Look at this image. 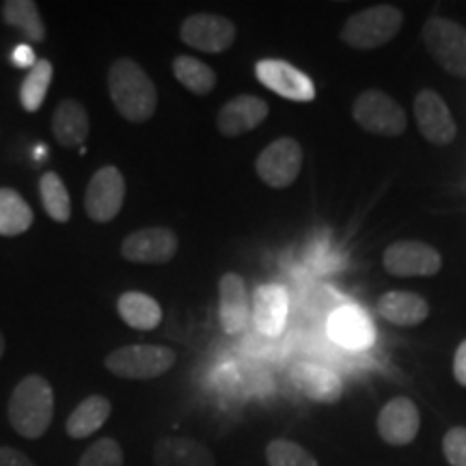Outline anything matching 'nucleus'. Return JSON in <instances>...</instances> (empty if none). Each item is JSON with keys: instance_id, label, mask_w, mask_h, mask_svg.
Segmentation results:
<instances>
[{"instance_id": "nucleus-1", "label": "nucleus", "mask_w": 466, "mask_h": 466, "mask_svg": "<svg viewBox=\"0 0 466 466\" xmlns=\"http://www.w3.org/2000/svg\"><path fill=\"white\" fill-rule=\"evenodd\" d=\"M110 100L124 119L145 124L158 108V91L147 72L134 58L121 56L108 69Z\"/></svg>"}, {"instance_id": "nucleus-2", "label": "nucleus", "mask_w": 466, "mask_h": 466, "mask_svg": "<svg viewBox=\"0 0 466 466\" xmlns=\"http://www.w3.org/2000/svg\"><path fill=\"white\" fill-rule=\"evenodd\" d=\"M7 415L11 428L25 439H42L55 415V391L44 376H26L9 398Z\"/></svg>"}, {"instance_id": "nucleus-3", "label": "nucleus", "mask_w": 466, "mask_h": 466, "mask_svg": "<svg viewBox=\"0 0 466 466\" xmlns=\"http://www.w3.org/2000/svg\"><path fill=\"white\" fill-rule=\"evenodd\" d=\"M404 14L393 5H376L350 15L343 25L341 42L354 50H376L401 31Z\"/></svg>"}, {"instance_id": "nucleus-4", "label": "nucleus", "mask_w": 466, "mask_h": 466, "mask_svg": "<svg viewBox=\"0 0 466 466\" xmlns=\"http://www.w3.org/2000/svg\"><path fill=\"white\" fill-rule=\"evenodd\" d=\"M175 352L165 346H126L110 352L104 365L110 374L126 380H151L165 376L175 365Z\"/></svg>"}, {"instance_id": "nucleus-5", "label": "nucleus", "mask_w": 466, "mask_h": 466, "mask_svg": "<svg viewBox=\"0 0 466 466\" xmlns=\"http://www.w3.org/2000/svg\"><path fill=\"white\" fill-rule=\"evenodd\" d=\"M423 44L447 74L466 78V28L447 17L434 15L423 25Z\"/></svg>"}, {"instance_id": "nucleus-6", "label": "nucleus", "mask_w": 466, "mask_h": 466, "mask_svg": "<svg viewBox=\"0 0 466 466\" xmlns=\"http://www.w3.org/2000/svg\"><path fill=\"white\" fill-rule=\"evenodd\" d=\"M352 116L359 127L378 137H401L408 127L404 108L380 89L359 93L352 104Z\"/></svg>"}, {"instance_id": "nucleus-7", "label": "nucleus", "mask_w": 466, "mask_h": 466, "mask_svg": "<svg viewBox=\"0 0 466 466\" xmlns=\"http://www.w3.org/2000/svg\"><path fill=\"white\" fill-rule=\"evenodd\" d=\"M302 168V147L296 138L281 137L258 156L255 171L270 188H289Z\"/></svg>"}, {"instance_id": "nucleus-8", "label": "nucleus", "mask_w": 466, "mask_h": 466, "mask_svg": "<svg viewBox=\"0 0 466 466\" xmlns=\"http://www.w3.org/2000/svg\"><path fill=\"white\" fill-rule=\"evenodd\" d=\"M126 199V179L116 167H102L93 173L85 192L86 217L93 223H110L119 217Z\"/></svg>"}, {"instance_id": "nucleus-9", "label": "nucleus", "mask_w": 466, "mask_h": 466, "mask_svg": "<svg viewBox=\"0 0 466 466\" xmlns=\"http://www.w3.org/2000/svg\"><path fill=\"white\" fill-rule=\"evenodd\" d=\"M179 37L190 48L208 52V55H220L236 42L238 28L225 15L192 14L179 26Z\"/></svg>"}, {"instance_id": "nucleus-10", "label": "nucleus", "mask_w": 466, "mask_h": 466, "mask_svg": "<svg viewBox=\"0 0 466 466\" xmlns=\"http://www.w3.org/2000/svg\"><path fill=\"white\" fill-rule=\"evenodd\" d=\"M382 266L393 277H434L442 268L441 253L419 240H400L387 247Z\"/></svg>"}, {"instance_id": "nucleus-11", "label": "nucleus", "mask_w": 466, "mask_h": 466, "mask_svg": "<svg viewBox=\"0 0 466 466\" xmlns=\"http://www.w3.org/2000/svg\"><path fill=\"white\" fill-rule=\"evenodd\" d=\"M255 76L266 89L285 97V100L302 104L316 100L313 80L283 58H261L255 66Z\"/></svg>"}, {"instance_id": "nucleus-12", "label": "nucleus", "mask_w": 466, "mask_h": 466, "mask_svg": "<svg viewBox=\"0 0 466 466\" xmlns=\"http://www.w3.org/2000/svg\"><path fill=\"white\" fill-rule=\"evenodd\" d=\"M177 233L167 227H147L130 233L121 244V255L132 264L160 266L177 255Z\"/></svg>"}, {"instance_id": "nucleus-13", "label": "nucleus", "mask_w": 466, "mask_h": 466, "mask_svg": "<svg viewBox=\"0 0 466 466\" xmlns=\"http://www.w3.org/2000/svg\"><path fill=\"white\" fill-rule=\"evenodd\" d=\"M415 119L419 132L423 134L425 141L432 145H450L456 141V121H453L451 110L439 93L432 89H423L415 97Z\"/></svg>"}, {"instance_id": "nucleus-14", "label": "nucleus", "mask_w": 466, "mask_h": 466, "mask_svg": "<svg viewBox=\"0 0 466 466\" xmlns=\"http://www.w3.org/2000/svg\"><path fill=\"white\" fill-rule=\"evenodd\" d=\"M419 425H421L419 408L408 398H393L387 401L378 415V434L393 447H404L415 441Z\"/></svg>"}, {"instance_id": "nucleus-15", "label": "nucleus", "mask_w": 466, "mask_h": 466, "mask_svg": "<svg viewBox=\"0 0 466 466\" xmlns=\"http://www.w3.org/2000/svg\"><path fill=\"white\" fill-rule=\"evenodd\" d=\"M268 113H270V106H268L266 100H261L258 96H244L233 97L220 108L217 116V127L223 137H242L255 127H259L266 121Z\"/></svg>"}, {"instance_id": "nucleus-16", "label": "nucleus", "mask_w": 466, "mask_h": 466, "mask_svg": "<svg viewBox=\"0 0 466 466\" xmlns=\"http://www.w3.org/2000/svg\"><path fill=\"white\" fill-rule=\"evenodd\" d=\"M289 311V296L285 288L277 283L259 285L253 294V319L255 329L264 337L281 335Z\"/></svg>"}, {"instance_id": "nucleus-17", "label": "nucleus", "mask_w": 466, "mask_h": 466, "mask_svg": "<svg viewBox=\"0 0 466 466\" xmlns=\"http://www.w3.org/2000/svg\"><path fill=\"white\" fill-rule=\"evenodd\" d=\"M248 294L244 279L227 272L218 281V318L227 335L242 333L248 319Z\"/></svg>"}, {"instance_id": "nucleus-18", "label": "nucleus", "mask_w": 466, "mask_h": 466, "mask_svg": "<svg viewBox=\"0 0 466 466\" xmlns=\"http://www.w3.org/2000/svg\"><path fill=\"white\" fill-rule=\"evenodd\" d=\"M329 335L335 343L348 350H363L374 341V324L359 307L337 309L329 322Z\"/></svg>"}, {"instance_id": "nucleus-19", "label": "nucleus", "mask_w": 466, "mask_h": 466, "mask_svg": "<svg viewBox=\"0 0 466 466\" xmlns=\"http://www.w3.org/2000/svg\"><path fill=\"white\" fill-rule=\"evenodd\" d=\"M294 384L302 395L319 404H335L341 400L343 384L335 371L316 363H299L291 370Z\"/></svg>"}, {"instance_id": "nucleus-20", "label": "nucleus", "mask_w": 466, "mask_h": 466, "mask_svg": "<svg viewBox=\"0 0 466 466\" xmlns=\"http://www.w3.org/2000/svg\"><path fill=\"white\" fill-rule=\"evenodd\" d=\"M52 134L61 147H83L89 137V113L78 100H61L52 116Z\"/></svg>"}, {"instance_id": "nucleus-21", "label": "nucleus", "mask_w": 466, "mask_h": 466, "mask_svg": "<svg viewBox=\"0 0 466 466\" xmlns=\"http://www.w3.org/2000/svg\"><path fill=\"white\" fill-rule=\"evenodd\" d=\"M378 313L395 326H419L430 316V305L415 291H387L378 300Z\"/></svg>"}, {"instance_id": "nucleus-22", "label": "nucleus", "mask_w": 466, "mask_h": 466, "mask_svg": "<svg viewBox=\"0 0 466 466\" xmlns=\"http://www.w3.org/2000/svg\"><path fill=\"white\" fill-rule=\"evenodd\" d=\"M156 466H217L214 453L195 439L167 436L154 450Z\"/></svg>"}, {"instance_id": "nucleus-23", "label": "nucleus", "mask_w": 466, "mask_h": 466, "mask_svg": "<svg viewBox=\"0 0 466 466\" xmlns=\"http://www.w3.org/2000/svg\"><path fill=\"white\" fill-rule=\"evenodd\" d=\"M116 311L130 329L137 330H154L162 322V309L158 300L143 291H126L116 300Z\"/></svg>"}, {"instance_id": "nucleus-24", "label": "nucleus", "mask_w": 466, "mask_h": 466, "mask_svg": "<svg viewBox=\"0 0 466 466\" xmlns=\"http://www.w3.org/2000/svg\"><path fill=\"white\" fill-rule=\"evenodd\" d=\"M110 410V401L102 395H91L85 401H80L76 406V410L69 415L67 423H66V432L72 436V439H86V436L96 434L97 430L102 428L104 423L108 421Z\"/></svg>"}, {"instance_id": "nucleus-25", "label": "nucleus", "mask_w": 466, "mask_h": 466, "mask_svg": "<svg viewBox=\"0 0 466 466\" xmlns=\"http://www.w3.org/2000/svg\"><path fill=\"white\" fill-rule=\"evenodd\" d=\"M0 11H3V20L9 26L17 28L28 42L42 44L46 39V25L37 3H33V0H7Z\"/></svg>"}, {"instance_id": "nucleus-26", "label": "nucleus", "mask_w": 466, "mask_h": 466, "mask_svg": "<svg viewBox=\"0 0 466 466\" xmlns=\"http://www.w3.org/2000/svg\"><path fill=\"white\" fill-rule=\"evenodd\" d=\"M173 74L177 78V83L188 89L195 96H208L214 91V86L218 83V76L208 63L199 61L195 56L179 55L173 61Z\"/></svg>"}, {"instance_id": "nucleus-27", "label": "nucleus", "mask_w": 466, "mask_h": 466, "mask_svg": "<svg viewBox=\"0 0 466 466\" xmlns=\"http://www.w3.org/2000/svg\"><path fill=\"white\" fill-rule=\"evenodd\" d=\"M33 209L11 188H0V236L15 238L31 229Z\"/></svg>"}, {"instance_id": "nucleus-28", "label": "nucleus", "mask_w": 466, "mask_h": 466, "mask_svg": "<svg viewBox=\"0 0 466 466\" xmlns=\"http://www.w3.org/2000/svg\"><path fill=\"white\" fill-rule=\"evenodd\" d=\"M52 74H55V69H52L48 58H39L33 69H28V76L20 86V102L26 113H37L44 106L46 93L52 85Z\"/></svg>"}, {"instance_id": "nucleus-29", "label": "nucleus", "mask_w": 466, "mask_h": 466, "mask_svg": "<svg viewBox=\"0 0 466 466\" xmlns=\"http://www.w3.org/2000/svg\"><path fill=\"white\" fill-rule=\"evenodd\" d=\"M39 195L44 209L56 223H67L72 218V199L66 188V182L55 171H46L39 179Z\"/></svg>"}, {"instance_id": "nucleus-30", "label": "nucleus", "mask_w": 466, "mask_h": 466, "mask_svg": "<svg viewBox=\"0 0 466 466\" xmlns=\"http://www.w3.org/2000/svg\"><path fill=\"white\" fill-rule=\"evenodd\" d=\"M268 466H319L318 460L299 442L277 439L266 447Z\"/></svg>"}, {"instance_id": "nucleus-31", "label": "nucleus", "mask_w": 466, "mask_h": 466, "mask_svg": "<svg viewBox=\"0 0 466 466\" xmlns=\"http://www.w3.org/2000/svg\"><path fill=\"white\" fill-rule=\"evenodd\" d=\"M78 466H124V451L115 439H100L83 453Z\"/></svg>"}, {"instance_id": "nucleus-32", "label": "nucleus", "mask_w": 466, "mask_h": 466, "mask_svg": "<svg viewBox=\"0 0 466 466\" xmlns=\"http://www.w3.org/2000/svg\"><path fill=\"white\" fill-rule=\"evenodd\" d=\"M442 453L451 466H466V428H451L445 434Z\"/></svg>"}, {"instance_id": "nucleus-33", "label": "nucleus", "mask_w": 466, "mask_h": 466, "mask_svg": "<svg viewBox=\"0 0 466 466\" xmlns=\"http://www.w3.org/2000/svg\"><path fill=\"white\" fill-rule=\"evenodd\" d=\"M0 466H35L26 453L14 450V447H0Z\"/></svg>"}, {"instance_id": "nucleus-34", "label": "nucleus", "mask_w": 466, "mask_h": 466, "mask_svg": "<svg viewBox=\"0 0 466 466\" xmlns=\"http://www.w3.org/2000/svg\"><path fill=\"white\" fill-rule=\"evenodd\" d=\"M14 66L15 67H22V69H33V66L35 63H37V58H35V52H33V48L31 46H26V44H22V46H17L15 48V52H14Z\"/></svg>"}, {"instance_id": "nucleus-35", "label": "nucleus", "mask_w": 466, "mask_h": 466, "mask_svg": "<svg viewBox=\"0 0 466 466\" xmlns=\"http://www.w3.org/2000/svg\"><path fill=\"white\" fill-rule=\"evenodd\" d=\"M453 376H456L458 384L466 387V339L460 343L456 357H453Z\"/></svg>"}, {"instance_id": "nucleus-36", "label": "nucleus", "mask_w": 466, "mask_h": 466, "mask_svg": "<svg viewBox=\"0 0 466 466\" xmlns=\"http://www.w3.org/2000/svg\"><path fill=\"white\" fill-rule=\"evenodd\" d=\"M3 354H5V335L0 333V359H3Z\"/></svg>"}]
</instances>
